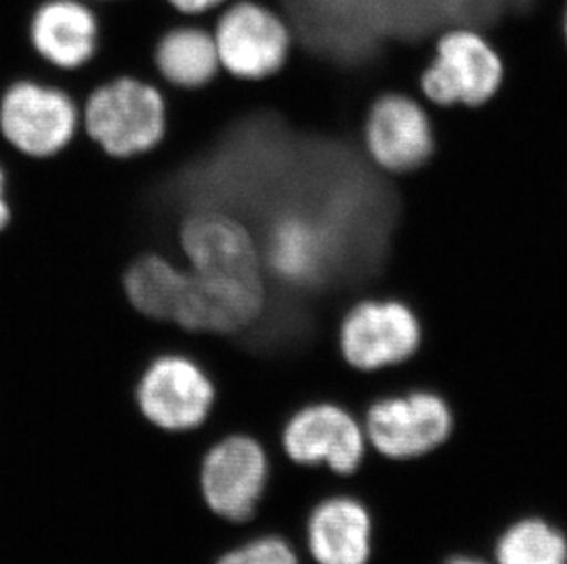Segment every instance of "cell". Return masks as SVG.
Listing matches in <instances>:
<instances>
[{
  "label": "cell",
  "instance_id": "obj_7",
  "mask_svg": "<svg viewBox=\"0 0 567 564\" xmlns=\"http://www.w3.org/2000/svg\"><path fill=\"white\" fill-rule=\"evenodd\" d=\"M417 312L399 297L365 295L349 304L338 323L342 362L359 374L395 370L412 362L423 346Z\"/></svg>",
  "mask_w": 567,
  "mask_h": 564
},
{
  "label": "cell",
  "instance_id": "obj_23",
  "mask_svg": "<svg viewBox=\"0 0 567 564\" xmlns=\"http://www.w3.org/2000/svg\"><path fill=\"white\" fill-rule=\"evenodd\" d=\"M92 4H107V2H116V0H91Z\"/></svg>",
  "mask_w": 567,
  "mask_h": 564
},
{
  "label": "cell",
  "instance_id": "obj_11",
  "mask_svg": "<svg viewBox=\"0 0 567 564\" xmlns=\"http://www.w3.org/2000/svg\"><path fill=\"white\" fill-rule=\"evenodd\" d=\"M377 537L373 506L338 480L307 508L298 544L307 564H373Z\"/></svg>",
  "mask_w": 567,
  "mask_h": 564
},
{
  "label": "cell",
  "instance_id": "obj_17",
  "mask_svg": "<svg viewBox=\"0 0 567 564\" xmlns=\"http://www.w3.org/2000/svg\"><path fill=\"white\" fill-rule=\"evenodd\" d=\"M214 564H307L300 544L287 533L250 530L248 535L223 550Z\"/></svg>",
  "mask_w": 567,
  "mask_h": 564
},
{
  "label": "cell",
  "instance_id": "obj_16",
  "mask_svg": "<svg viewBox=\"0 0 567 564\" xmlns=\"http://www.w3.org/2000/svg\"><path fill=\"white\" fill-rule=\"evenodd\" d=\"M487 554L494 564H567V530L547 513L522 511L494 533Z\"/></svg>",
  "mask_w": 567,
  "mask_h": 564
},
{
  "label": "cell",
  "instance_id": "obj_21",
  "mask_svg": "<svg viewBox=\"0 0 567 564\" xmlns=\"http://www.w3.org/2000/svg\"><path fill=\"white\" fill-rule=\"evenodd\" d=\"M437 564H494L485 552L477 550H454L441 557Z\"/></svg>",
  "mask_w": 567,
  "mask_h": 564
},
{
  "label": "cell",
  "instance_id": "obj_1",
  "mask_svg": "<svg viewBox=\"0 0 567 564\" xmlns=\"http://www.w3.org/2000/svg\"><path fill=\"white\" fill-rule=\"evenodd\" d=\"M167 130L169 96L151 77L113 75L81 100V134L111 160H138L155 153Z\"/></svg>",
  "mask_w": 567,
  "mask_h": 564
},
{
  "label": "cell",
  "instance_id": "obj_12",
  "mask_svg": "<svg viewBox=\"0 0 567 564\" xmlns=\"http://www.w3.org/2000/svg\"><path fill=\"white\" fill-rule=\"evenodd\" d=\"M33 55L58 74H78L102 49V19L91 0H41L28 17Z\"/></svg>",
  "mask_w": 567,
  "mask_h": 564
},
{
  "label": "cell",
  "instance_id": "obj_22",
  "mask_svg": "<svg viewBox=\"0 0 567 564\" xmlns=\"http://www.w3.org/2000/svg\"><path fill=\"white\" fill-rule=\"evenodd\" d=\"M563 35H564V43H566V46H567V0H564V8H563Z\"/></svg>",
  "mask_w": 567,
  "mask_h": 564
},
{
  "label": "cell",
  "instance_id": "obj_2",
  "mask_svg": "<svg viewBox=\"0 0 567 564\" xmlns=\"http://www.w3.org/2000/svg\"><path fill=\"white\" fill-rule=\"evenodd\" d=\"M371 457L382 462H423L454 438L457 416L441 390L426 385L373 396L360 409Z\"/></svg>",
  "mask_w": 567,
  "mask_h": 564
},
{
  "label": "cell",
  "instance_id": "obj_20",
  "mask_svg": "<svg viewBox=\"0 0 567 564\" xmlns=\"http://www.w3.org/2000/svg\"><path fill=\"white\" fill-rule=\"evenodd\" d=\"M8 184H10L8 169H6L4 161H0V233L10 226L11 217H13L10 195H8Z\"/></svg>",
  "mask_w": 567,
  "mask_h": 564
},
{
  "label": "cell",
  "instance_id": "obj_3",
  "mask_svg": "<svg viewBox=\"0 0 567 564\" xmlns=\"http://www.w3.org/2000/svg\"><path fill=\"white\" fill-rule=\"evenodd\" d=\"M274 455L303 471L351 480L371 452L359 410L332 398L307 399L279 427Z\"/></svg>",
  "mask_w": 567,
  "mask_h": 564
},
{
  "label": "cell",
  "instance_id": "obj_14",
  "mask_svg": "<svg viewBox=\"0 0 567 564\" xmlns=\"http://www.w3.org/2000/svg\"><path fill=\"white\" fill-rule=\"evenodd\" d=\"M151 63L155 80L173 92L204 91L223 74L214 32L203 21L166 28L155 41Z\"/></svg>",
  "mask_w": 567,
  "mask_h": 564
},
{
  "label": "cell",
  "instance_id": "obj_5",
  "mask_svg": "<svg viewBox=\"0 0 567 564\" xmlns=\"http://www.w3.org/2000/svg\"><path fill=\"white\" fill-rule=\"evenodd\" d=\"M272 449L252 432L231 431L209 443L198 463L204 504L231 526H250L272 480Z\"/></svg>",
  "mask_w": 567,
  "mask_h": 564
},
{
  "label": "cell",
  "instance_id": "obj_9",
  "mask_svg": "<svg viewBox=\"0 0 567 564\" xmlns=\"http://www.w3.org/2000/svg\"><path fill=\"white\" fill-rule=\"evenodd\" d=\"M134 404L158 431L184 435L208 424L217 404V385L189 352H158L136 379Z\"/></svg>",
  "mask_w": 567,
  "mask_h": 564
},
{
  "label": "cell",
  "instance_id": "obj_18",
  "mask_svg": "<svg viewBox=\"0 0 567 564\" xmlns=\"http://www.w3.org/2000/svg\"><path fill=\"white\" fill-rule=\"evenodd\" d=\"M164 2L178 17H183L184 21H203L212 27L215 13L230 0H164Z\"/></svg>",
  "mask_w": 567,
  "mask_h": 564
},
{
  "label": "cell",
  "instance_id": "obj_10",
  "mask_svg": "<svg viewBox=\"0 0 567 564\" xmlns=\"http://www.w3.org/2000/svg\"><path fill=\"white\" fill-rule=\"evenodd\" d=\"M360 142L371 166L384 175L406 176L423 169L437 145L429 103L412 92H382L365 111Z\"/></svg>",
  "mask_w": 567,
  "mask_h": 564
},
{
  "label": "cell",
  "instance_id": "obj_19",
  "mask_svg": "<svg viewBox=\"0 0 567 564\" xmlns=\"http://www.w3.org/2000/svg\"><path fill=\"white\" fill-rule=\"evenodd\" d=\"M245 94H252L254 97H257V92L256 88H254V85H250V83H243V81L231 80L230 85H228V88H226V107L228 108H225V113L228 114V111H230V108L234 107V105H236V103L239 102V100H241ZM257 100H259V97H257ZM212 136H214V134H212ZM212 136H209V138H212ZM208 139H206V142H208ZM206 142H204V144H206ZM203 145H200V147H203ZM200 147H198V149H200ZM197 150H195V153H197ZM195 153H193V155H195ZM192 156H189V158H192ZM184 166H186V164H184ZM183 167H181V170H183ZM181 170H178L177 180H175V192H177L178 202H181L184 211H186L183 200H181V195H178V176H181ZM186 213H188V211H186Z\"/></svg>",
  "mask_w": 567,
  "mask_h": 564
},
{
  "label": "cell",
  "instance_id": "obj_15",
  "mask_svg": "<svg viewBox=\"0 0 567 564\" xmlns=\"http://www.w3.org/2000/svg\"><path fill=\"white\" fill-rule=\"evenodd\" d=\"M186 281V264L162 250L142 251L125 267L122 288L128 304L145 320L172 325Z\"/></svg>",
  "mask_w": 567,
  "mask_h": 564
},
{
  "label": "cell",
  "instance_id": "obj_13",
  "mask_svg": "<svg viewBox=\"0 0 567 564\" xmlns=\"http://www.w3.org/2000/svg\"><path fill=\"white\" fill-rule=\"evenodd\" d=\"M177 255L195 272L265 275L252 228L223 209H193L177 226Z\"/></svg>",
  "mask_w": 567,
  "mask_h": 564
},
{
  "label": "cell",
  "instance_id": "obj_4",
  "mask_svg": "<svg viewBox=\"0 0 567 564\" xmlns=\"http://www.w3.org/2000/svg\"><path fill=\"white\" fill-rule=\"evenodd\" d=\"M80 134V100L61 83L21 75L0 92V139L16 155L52 160Z\"/></svg>",
  "mask_w": 567,
  "mask_h": 564
},
{
  "label": "cell",
  "instance_id": "obj_8",
  "mask_svg": "<svg viewBox=\"0 0 567 564\" xmlns=\"http://www.w3.org/2000/svg\"><path fill=\"white\" fill-rule=\"evenodd\" d=\"M212 32L223 74L243 83L272 80L295 50L287 17L262 0H230L215 13Z\"/></svg>",
  "mask_w": 567,
  "mask_h": 564
},
{
  "label": "cell",
  "instance_id": "obj_6",
  "mask_svg": "<svg viewBox=\"0 0 567 564\" xmlns=\"http://www.w3.org/2000/svg\"><path fill=\"white\" fill-rule=\"evenodd\" d=\"M505 81V63L493 41L471 27L446 28L419 75V96L432 107L480 108Z\"/></svg>",
  "mask_w": 567,
  "mask_h": 564
}]
</instances>
